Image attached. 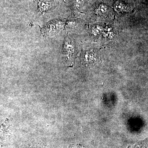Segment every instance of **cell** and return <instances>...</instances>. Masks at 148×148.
<instances>
[{"label":"cell","instance_id":"obj_2","mask_svg":"<svg viewBox=\"0 0 148 148\" xmlns=\"http://www.w3.org/2000/svg\"><path fill=\"white\" fill-rule=\"evenodd\" d=\"M85 60L88 63H92L98 59L97 53L92 51H88L84 54Z\"/></svg>","mask_w":148,"mask_h":148},{"label":"cell","instance_id":"obj_3","mask_svg":"<svg viewBox=\"0 0 148 148\" xmlns=\"http://www.w3.org/2000/svg\"><path fill=\"white\" fill-rule=\"evenodd\" d=\"M114 10L117 12H123L127 11V6L120 1H116L115 2L113 6Z\"/></svg>","mask_w":148,"mask_h":148},{"label":"cell","instance_id":"obj_7","mask_svg":"<svg viewBox=\"0 0 148 148\" xmlns=\"http://www.w3.org/2000/svg\"><path fill=\"white\" fill-rule=\"evenodd\" d=\"M103 27L99 25L94 26L91 29V33L93 36H97L101 34L103 32Z\"/></svg>","mask_w":148,"mask_h":148},{"label":"cell","instance_id":"obj_1","mask_svg":"<svg viewBox=\"0 0 148 148\" xmlns=\"http://www.w3.org/2000/svg\"><path fill=\"white\" fill-rule=\"evenodd\" d=\"M64 51L66 56H71L75 51V46L70 40H66L64 45Z\"/></svg>","mask_w":148,"mask_h":148},{"label":"cell","instance_id":"obj_6","mask_svg":"<svg viewBox=\"0 0 148 148\" xmlns=\"http://www.w3.org/2000/svg\"><path fill=\"white\" fill-rule=\"evenodd\" d=\"M108 8L105 4L102 3L99 5L96 10V13L99 15H102L106 13L108 11Z\"/></svg>","mask_w":148,"mask_h":148},{"label":"cell","instance_id":"obj_5","mask_svg":"<svg viewBox=\"0 0 148 148\" xmlns=\"http://www.w3.org/2000/svg\"><path fill=\"white\" fill-rule=\"evenodd\" d=\"M104 36L109 39H112L114 37V33L113 29L111 27H107L106 29H103L102 32Z\"/></svg>","mask_w":148,"mask_h":148},{"label":"cell","instance_id":"obj_8","mask_svg":"<svg viewBox=\"0 0 148 148\" xmlns=\"http://www.w3.org/2000/svg\"><path fill=\"white\" fill-rule=\"evenodd\" d=\"M84 3V0H75V5L76 7L77 8H80Z\"/></svg>","mask_w":148,"mask_h":148},{"label":"cell","instance_id":"obj_4","mask_svg":"<svg viewBox=\"0 0 148 148\" xmlns=\"http://www.w3.org/2000/svg\"><path fill=\"white\" fill-rule=\"evenodd\" d=\"M40 10L45 11L51 8V3L49 0H40L38 4Z\"/></svg>","mask_w":148,"mask_h":148}]
</instances>
